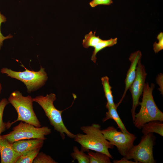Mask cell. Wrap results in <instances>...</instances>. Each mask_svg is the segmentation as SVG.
I'll return each mask as SVG.
<instances>
[{
    "mask_svg": "<svg viewBox=\"0 0 163 163\" xmlns=\"http://www.w3.org/2000/svg\"><path fill=\"white\" fill-rule=\"evenodd\" d=\"M80 129L85 134L78 133L74 139L81 145V151L88 152L92 150L101 152L113 159L108 150L113 148L114 145L104 138L99 124L94 123L90 126H82Z\"/></svg>",
    "mask_w": 163,
    "mask_h": 163,
    "instance_id": "cell-1",
    "label": "cell"
},
{
    "mask_svg": "<svg viewBox=\"0 0 163 163\" xmlns=\"http://www.w3.org/2000/svg\"><path fill=\"white\" fill-rule=\"evenodd\" d=\"M155 85L151 84L150 86L148 83L145 84L142 101L139 112L136 113L133 122L137 128L141 129L143 125L149 122L157 120L163 121V113L159 109L154 100L152 91Z\"/></svg>",
    "mask_w": 163,
    "mask_h": 163,
    "instance_id": "cell-2",
    "label": "cell"
},
{
    "mask_svg": "<svg viewBox=\"0 0 163 163\" xmlns=\"http://www.w3.org/2000/svg\"><path fill=\"white\" fill-rule=\"evenodd\" d=\"M56 99V95L51 93L45 96H37L33 98V100L42 107L50 125L53 127L55 130L59 133L63 140L65 139V134L70 138L74 139L76 135L70 132L63 122L62 117L63 111L58 110L54 105V102Z\"/></svg>",
    "mask_w": 163,
    "mask_h": 163,
    "instance_id": "cell-3",
    "label": "cell"
},
{
    "mask_svg": "<svg viewBox=\"0 0 163 163\" xmlns=\"http://www.w3.org/2000/svg\"><path fill=\"white\" fill-rule=\"evenodd\" d=\"M8 101L15 109L18 114L17 119L12 122L13 124L21 121L37 127H41L40 123L33 109L34 101L31 96H24L20 91H15L11 94Z\"/></svg>",
    "mask_w": 163,
    "mask_h": 163,
    "instance_id": "cell-4",
    "label": "cell"
},
{
    "mask_svg": "<svg viewBox=\"0 0 163 163\" xmlns=\"http://www.w3.org/2000/svg\"><path fill=\"white\" fill-rule=\"evenodd\" d=\"M21 66L25 69L24 71H15L4 67L1 69V72L24 83L29 93L37 90L45 84L48 77L44 68L41 66L39 71H34L26 69L22 65Z\"/></svg>",
    "mask_w": 163,
    "mask_h": 163,
    "instance_id": "cell-5",
    "label": "cell"
},
{
    "mask_svg": "<svg viewBox=\"0 0 163 163\" xmlns=\"http://www.w3.org/2000/svg\"><path fill=\"white\" fill-rule=\"evenodd\" d=\"M51 133V129L48 126L37 127L23 121L12 128L9 133L1 135L10 143L19 140L30 139H46L45 136Z\"/></svg>",
    "mask_w": 163,
    "mask_h": 163,
    "instance_id": "cell-6",
    "label": "cell"
},
{
    "mask_svg": "<svg viewBox=\"0 0 163 163\" xmlns=\"http://www.w3.org/2000/svg\"><path fill=\"white\" fill-rule=\"evenodd\" d=\"M155 139L153 133L143 135L139 144L134 145L124 157L137 163H156L153 153Z\"/></svg>",
    "mask_w": 163,
    "mask_h": 163,
    "instance_id": "cell-7",
    "label": "cell"
},
{
    "mask_svg": "<svg viewBox=\"0 0 163 163\" xmlns=\"http://www.w3.org/2000/svg\"><path fill=\"white\" fill-rule=\"evenodd\" d=\"M104 138L115 146L120 154L125 156L134 146L136 138L135 134L118 131L113 126H109L101 130Z\"/></svg>",
    "mask_w": 163,
    "mask_h": 163,
    "instance_id": "cell-8",
    "label": "cell"
},
{
    "mask_svg": "<svg viewBox=\"0 0 163 163\" xmlns=\"http://www.w3.org/2000/svg\"><path fill=\"white\" fill-rule=\"evenodd\" d=\"M147 75L145 67L141 64L140 60L138 62L136 66L135 78L129 88L132 97L133 103L131 113L133 122L135 119L136 110L139 105V98L143 91Z\"/></svg>",
    "mask_w": 163,
    "mask_h": 163,
    "instance_id": "cell-9",
    "label": "cell"
},
{
    "mask_svg": "<svg viewBox=\"0 0 163 163\" xmlns=\"http://www.w3.org/2000/svg\"><path fill=\"white\" fill-rule=\"evenodd\" d=\"M142 53L140 50H138L132 53L129 58L131 63L127 72L125 80V87L123 95L119 102L116 105L117 107L121 103L125 97L126 92L135 79L136 75V68L139 61L142 57Z\"/></svg>",
    "mask_w": 163,
    "mask_h": 163,
    "instance_id": "cell-10",
    "label": "cell"
},
{
    "mask_svg": "<svg viewBox=\"0 0 163 163\" xmlns=\"http://www.w3.org/2000/svg\"><path fill=\"white\" fill-rule=\"evenodd\" d=\"M1 163H15L22 155L16 152L7 139L0 135Z\"/></svg>",
    "mask_w": 163,
    "mask_h": 163,
    "instance_id": "cell-11",
    "label": "cell"
},
{
    "mask_svg": "<svg viewBox=\"0 0 163 163\" xmlns=\"http://www.w3.org/2000/svg\"><path fill=\"white\" fill-rule=\"evenodd\" d=\"M44 140L37 139H23L16 141L11 145L16 152L22 155L32 150L40 149L43 146Z\"/></svg>",
    "mask_w": 163,
    "mask_h": 163,
    "instance_id": "cell-12",
    "label": "cell"
},
{
    "mask_svg": "<svg viewBox=\"0 0 163 163\" xmlns=\"http://www.w3.org/2000/svg\"><path fill=\"white\" fill-rule=\"evenodd\" d=\"M106 107L108 111L106 113L105 117L102 119L103 122L104 123L110 119H113L117 123L118 127L122 132L124 133H129L117 112V108L107 103L106 105Z\"/></svg>",
    "mask_w": 163,
    "mask_h": 163,
    "instance_id": "cell-13",
    "label": "cell"
},
{
    "mask_svg": "<svg viewBox=\"0 0 163 163\" xmlns=\"http://www.w3.org/2000/svg\"><path fill=\"white\" fill-rule=\"evenodd\" d=\"M163 122L154 120L145 123L142 127V132L143 135L149 133H156L161 136H163Z\"/></svg>",
    "mask_w": 163,
    "mask_h": 163,
    "instance_id": "cell-14",
    "label": "cell"
},
{
    "mask_svg": "<svg viewBox=\"0 0 163 163\" xmlns=\"http://www.w3.org/2000/svg\"><path fill=\"white\" fill-rule=\"evenodd\" d=\"M117 38H111L108 40H101L94 47L91 57V60L96 63L97 58L96 55L97 53L103 49L108 47L112 46L117 43Z\"/></svg>",
    "mask_w": 163,
    "mask_h": 163,
    "instance_id": "cell-15",
    "label": "cell"
},
{
    "mask_svg": "<svg viewBox=\"0 0 163 163\" xmlns=\"http://www.w3.org/2000/svg\"><path fill=\"white\" fill-rule=\"evenodd\" d=\"M88 155L90 163H111L110 158L101 152L89 151Z\"/></svg>",
    "mask_w": 163,
    "mask_h": 163,
    "instance_id": "cell-16",
    "label": "cell"
},
{
    "mask_svg": "<svg viewBox=\"0 0 163 163\" xmlns=\"http://www.w3.org/2000/svg\"><path fill=\"white\" fill-rule=\"evenodd\" d=\"M101 81L105 96L107 101V103L117 108V107L114 102L111 90V87L110 85L109 78L107 76L103 77L101 78Z\"/></svg>",
    "mask_w": 163,
    "mask_h": 163,
    "instance_id": "cell-17",
    "label": "cell"
},
{
    "mask_svg": "<svg viewBox=\"0 0 163 163\" xmlns=\"http://www.w3.org/2000/svg\"><path fill=\"white\" fill-rule=\"evenodd\" d=\"M9 103V101L5 98H3L0 101V135L6 130L9 129L13 124L12 122H4L3 115L4 111L6 106Z\"/></svg>",
    "mask_w": 163,
    "mask_h": 163,
    "instance_id": "cell-18",
    "label": "cell"
},
{
    "mask_svg": "<svg viewBox=\"0 0 163 163\" xmlns=\"http://www.w3.org/2000/svg\"><path fill=\"white\" fill-rule=\"evenodd\" d=\"M95 34V31L93 33L92 31H91L85 35L82 43L84 48L94 47L102 40L99 36H97Z\"/></svg>",
    "mask_w": 163,
    "mask_h": 163,
    "instance_id": "cell-19",
    "label": "cell"
},
{
    "mask_svg": "<svg viewBox=\"0 0 163 163\" xmlns=\"http://www.w3.org/2000/svg\"><path fill=\"white\" fill-rule=\"evenodd\" d=\"M73 151V152L70 154L73 159L72 161L76 160L78 163H90L88 155L81 150L80 151L77 147L74 146Z\"/></svg>",
    "mask_w": 163,
    "mask_h": 163,
    "instance_id": "cell-20",
    "label": "cell"
},
{
    "mask_svg": "<svg viewBox=\"0 0 163 163\" xmlns=\"http://www.w3.org/2000/svg\"><path fill=\"white\" fill-rule=\"evenodd\" d=\"M40 149H36L26 152L22 155L15 163H32Z\"/></svg>",
    "mask_w": 163,
    "mask_h": 163,
    "instance_id": "cell-21",
    "label": "cell"
},
{
    "mask_svg": "<svg viewBox=\"0 0 163 163\" xmlns=\"http://www.w3.org/2000/svg\"><path fill=\"white\" fill-rule=\"evenodd\" d=\"M50 156L42 152H39L34 158L33 163H57Z\"/></svg>",
    "mask_w": 163,
    "mask_h": 163,
    "instance_id": "cell-22",
    "label": "cell"
},
{
    "mask_svg": "<svg viewBox=\"0 0 163 163\" xmlns=\"http://www.w3.org/2000/svg\"><path fill=\"white\" fill-rule=\"evenodd\" d=\"M157 38L158 40V43H154L153 49L155 53H157L163 49V33L160 32L157 36Z\"/></svg>",
    "mask_w": 163,
    "mask_h": 163,
    "instance_id": "cell-23",
    "label": "cell"
},
{
    "mask_svg": "<svg viewBox=\"0 0 163 163\" xmlns=\"http://www.w3.org/2000/svg\"><path fill=\"white\" fill-rule=\"evenodd\" d=\"M6 21V18L0 12V50L3 45V41L5 39L11 38L13 36L11 34L6 37L4 36L2 34L1 31V26L2 23H4Z\"/></svg>",
    "mask_w": 163,
    "mask_h": 163,
    "instance_id": "cell-24",
    "label": "cell"
},
{
    "mask_svg": "<svg viewBox=\"0 0 163 163\" xmlns=\"http://www.w3.org/2000/svg\"><path fill=\"white\" fill-rule=\"evenodd\" d=\"M112 0H93L89 3L90 6L94 7L98 5H109L113 3Z\"/></svg>",
    "mask_w": 163,
    "mask_h": 163,
    "instance_id": "cell-25",
    "label": "cell"
},
{
    "mask_svg": "<svg viewBox=\"0 0 163 163\" xmlns=\"http://www.w3.org/2000/svg\"><path fill=\"white\" fill-rule=\"evenodd\" d=\"M113 162V163H137L135 161L129 160L124 156L119 160H114Z\"/></svg>",
    "mask_w": 163,
    "mask_h": 163,
    "instance_id": "cell-26",
    "label": "cell"
},
{
    "mask_svg": "<svg viewBox=\"0 0 163 163\" xmlns=\"http://www.w3.org/2000/svg\"><path fill=\"white\" fill-rule=\"evenodd\" d=\"M1 89H2V86H1V85L0 83V93L1 92Z\"/></svg>",
    "mask_w": 163,
    "mask_h": 163,
    "instance_id": "cell-27",
    "label": "cell"
}]
</instances>
